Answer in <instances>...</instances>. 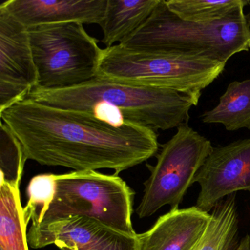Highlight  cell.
<instances>
[{"mask_svg": "<svg viewBox=\"0 0 250 250\" xmlns=\"http://www.w3.org/2000/svg\"><path fill=\"white\" fill-rule=\"evenodd\" d=\"M24 148L27 160L75 171L110 169L114 175L157 155L154 130L117 125L95 115L23 99L0 112Z\"/></svg>", "mask_w": 250, "mask_h": 250, "instance_id": "obj_1", "label": "cell"}, {"mask_svg": "<svg viewBox=\"0 0 250 250\" xmlns=\"http://www.w3.org/2000/svg\"><path fill=\"white\" fill-rule=\"evenodd\" d=\"M26 99L90 113L113 125L135 124L154 131L188 125L190 109L198 104L175 90L128 85L99 76L68 88L36 87Z\"/></svg>", "mask_w": 250, "mask_h": 250, "instance_id": "obj_2", "label": "cell"}, {"mask_svg": "<svg viewBox=\"0 0 250 250\" xmlns=\"http://www.w3.org/2000/svg\"><path fill=\"white\" fill-rule=\"evenodd\" d=\"M244 8L219 21L197 24L181 20L161 0L144 24L118 44L134 50L205 56L227 62L235 54L250 49Z\"/></svg>", "mask_w": 250, "mask_h": 250, "instance_id": "obj_3", "label": "cell"}, {"mask_svg": "<svg viewBox=\"0 0 250 250\" xmlns=\"http://www.w3.org/2000/svg\"><path fill=\"white\" fill-rule=\"evenodd\" d=\"M226 64L208 57L117 44L103 49L98 76L128 85L175 90L199 102L202 91L222 74Z\"/></svg>", "mask_w": 250, "mask_h": 250, "instance_id": "obj_4", "label": "cell"}, {"mask_svg": "<svg viewBox=\"0 0 250 250\" xmlns=\"http://www.w3.org/2000/svg\"><path fill=\"white\" fill-rule=\"evenodd\" d=\"M55 177V197L39 224L86 216L125 233L137 234L131 222L134 192L118 175L74 171Z\"/></svg>", "mask_w": 250, "mask_h": 250, "instance_id": "obj_5", "label": "cell"}, {"mask_svg": "<svg viewBox=\"0 0 250 250\" xmlns=\"http://www.w3.org/2000/svg\"><path fill=\"white\" fill-rule=\"evenodd\" d=\"M28 29L39 88H68L97 77L103 49L80 23Z\"/></svg>", "mask_w": 250, "mask_h": 250, "instance_id": "obj_6", "label": "cell"}, {"mask_svg": "<svg viewBox=\"0 0 250 250\" xmlns=\"http://www.w3.org/2000/svg\"><path fill=\"white\" fill-rule=\"evenodd\" d=\"M213 150L210 140L188 125L178 127L175 135L162 145L156 165L150 167V175L136 210L139 217L152 216L167 205L171 209L179 207Z\"/></svg>", "mask_w": 250, "mask_h": 250, "instance_id": "obj_7", "label": "cell"}, {"mask_svg": "<svg viewBox=\"0 0 250 250\" xmlns=\"http://www.w3.org/2000/svg\"><path fill=\"white\" fill-rule=\"evenodd\" d=\"M27 241L33 249L53 244L61 250H140L139 234L125 233L86 216L32 225Z\"/></svg>", "mask_w": 250, "mask_h": 250, "instance_id": "obj_8", "label": "cell"}, {"mask_svg": "<svg viewBox=\"0 0 250 250\" xmlns=\"http://www.w3.org/2000/svg\"><path fill=\"white\" fill-rule=\"evenodd\" d=\"M38 83L28 29L0 8V112L25 99Z\"/></svg>", "mask_w": 250, "mask_h": 250, "instance_id": "obj_9", "label": "cell"}, {"mask_svg": "<svg viewBox=\"0 0 250 250\" xmlns=\"http://www.w3.org/2000/svg\"><path fill=\"white\" fill-rule=\"evenodd\" d=\"M198 208L209 212L225 197L237 191L250 192V139L213 147L197 172Z\"/></svg>", "mask_w": 250, "mask_h": 250, "instance_id": "obj_10", "label": "cell"}, {"mask_svg": "<svg viewBox=\"0 0 250 250\" xmlns=\"http://www.w3.org/2000/svg\"><path fill=\"white\" fill-rule=\"evenodd\" d=\"M107 0H8L0 5L27 27L62 23L102 24Z\"/></svg>", "mask_w": 250, "mask_h": 250, "instance_id": "obj_11", "label": "cell"}, {"mask_svg": "<svg viewBox=\"0 0 250 250\" xmlns=\"http://www.w3.org/2000/svg\"><path fill=\"white\" fill-rule=\"evenodd\" d=\"M211 213L197 206L171 209L147 232L139 234L140 250H190L201 238Z\"/></svg>", "mask_w": 250, "mask_h": 250, "instance_id": "obj_12", "label": "cell"}, {"mask_svg": "<svg viewBox=\"0 0 250 250\" xmlns=\"http://www.w3.org/2000/svg\"><path fill=\"white\" fill-rule=\"evenodd\" d=\"M161 0H107L101 24L102 43L106 48L121 43L131 36L151 15Z\"/></svg>", "mask_w": 250, "mask_h": 250, "instance_id": "obj_13", "label": "cell"}, {"mask_svg": "<svg viewBox=\"0 0 250 250\" xmlns=\"http://www.w3.org/2000/svg\"><path fill=\"white\" fill-rule=\"evenodd\" d=\"M201 119L204 124H222L227 131L250 129V79L231 83L219 104L204 112Z\"/></svg>", "mask_w": 250, "mask_h": 250, "instance_id": "obj_14", "label": "cell"}, {"mask_svg": "<svg viewBox=\"0 0 250 250\" xmlns=\"http://www.w3.org/2000/svg\"><path fill=\"white\" fill-rule=\"evenodd\" d=\"M20 187L0 183V250H29Z\"/></svg>", "mask_w": 250, "mask_h": 250, "instance_id": "obj_15", "label": "cell"}, {"mask_svg": "<svg viewBox=\"0 0 250 250\" xmlns=\"http://www.w3.org/2000/svg\"><path fill=\"white\" fill-rule=\"evenodd\" d=\"M238 229L235 194L215 206L207 229L190 250H232Z\"/></svg>", "mask_w": 250, "mask_h": 250, "instance_id": "obj_16", "label": "cell"}, {"mask_svg": "<svg viewBox=\"0 0 250 250\" xmlns=\"http://www.w3.org/2000/svg\"><path fill=\"white\" fill-rule=\"evenodd\" d=\"M168 8L184 21L197 24H209L223 20L241 6L247 0H169Z\"/></svg>", "mask_w": 250, "mask_h": 250, "instance_id": "obj_17", "label": "cell"}, {"mask_svg": "<svg viewBox=\"0 0 250 250\" xmlns=\"http://www.w3.org/2000/svg\"><path fill=\"white\" fill-rule=\"evenodd\" d=\"M22 145L9 127L0 122L1 182L20 187L27 161Z\"/></svg>", "mask_w": 250, "mask_h": 250, "instance_id": "obj_18", "label": "cell"}, {"mask_svg": "<svg viewBox=\"0 0 250 250\" xmlns=\"http://www.w3.org/2000/svg\"><path fill=\"white\" fill-rule=\"evenodd\" d=\"M55 174H41L33 177L27 187V202L24 208L26 223H41L55 197Z\"/></svg>", "mask_w": 250, "mask_h": 250, "instance_id": "obj_19", "label": "cell"}, {"mask_svg": "<svg viewBox=\"0 0 250 250\" xmlns=\"http://www.w3.org/2000/svg\"><path fill=\"white\" fill-rule=\"evenodd\" d=\"M234 250H250V235H247L243 238Z\"/></svg>", "mask_w": 250, "mask_h": 250, "instance_id": "obj_20", "label": "cell"}, {"mask_svg": "<svg viewBox=\"0 0 250 250\" xmlns=\"http://www.w3.org/2000/svg\"><path fill=\"white\" fill-rule=\"evenodd\" d=\"M249 5H250V4H249ZM246 20H247V24H248L249 29H250V11H249V12L247 13V14H246Z\"/></svg>", "mask_w": 250, "mask_h": 250, "instance_id": "obj_21", "label": "cell"}]
</instances>
